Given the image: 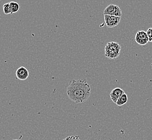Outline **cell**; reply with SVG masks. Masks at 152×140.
Returning a JSON list of instances; mask_svg holds the SVG:
<instances>
[{
	"instance_id": "cell-8",
	"label": "cell",
	"mask_w": 152,
	"mask_h": 140,
	"mask_svg": "<svg viewBox=\"0 0 152 140\" xmlns=\"http://www.w3.org/2000/svg\"><path fill=\"white\" fill-rule=\"evenodd\" d=\"M128 101V96L126 93L124 94L123 96H120L119 99L117 101L116 105L118 106H121L126 104Z\"/></svg>"
},
{
	"instance_id": "cell-11",
	"label": "cell",
	"mask_w": 152,
	"mask_h": 140,
	"mask_svg": "<svg viewBox=\"0 0 152 140\" xmlns=\"http://www.w3.org/2000/svg\"><path fill=\"white\" fill-rule=\"evenodd\" d=\"M63 140H80V139L78 135H71L66 137Z\"/></svg>"
},
{
	"instance_id": "cell-3",
	"label": "cell",
	"mask_w": 152,
	"mask_h": 140,
	"mask_svg": "<svg viewBox=\"0 0 152 140\" xmlns=\"http://www.w3.org/2000/svg\"><path fill=\"white\" fill-rule=\"evenodd\" d=\"M104 15H111L121 18L122 16V11L119 6L110 4L104 10Z\"/></svg>"
},
{
	"instance_id": "cell-2",
	"label": "cell",
	"mask_w": 152,
	"mask_h": 140,
	"mask_svg": "<svg viewBox=\"0 0 152 140\" xmlns=\"http://www.w3.org/2000/svg\"><path fill=\"white\" fill-rule=\"evenodd\" d=\"M121 46L117 42H111L106 44L105 47V56L108 59H113L117 58L120 55Z\"/></svg>"
},
{
	"instance_id": "cell-13",
	"label": "cell",
	"mask_w": 152,
	"mask_h": 140,
	"mask_svg": "<svg viewBox=\"0 0 152 140\" xmlns=\"http://www.w3.org/2000/svg\"></svg>"
},
{
	"instance_id": "cell-4",
	"label": "cell",
	"mask_w": 152,
	"mask_h": 140,
	"mask_svg": "<svg viewBox=\"0 0 152 140\" xmlns=\"http://www.w3.org/2000/svg\"><path fill=\"white\" fill-rule=\"evenodd\" d=\"M104 20L106 26L110 28H112L119 24L121 18L111 15H104Z\"/></svg>"
},
{
	"instance_id": "cell-1",
	"label": "cell",
	"mask_w": 152,
	"mask_h": 140,
	"mask_svg": "<svg viewBox=\"0 0 152 140\" xmlns=\"http://www.w3.org/2000/svg\"><path fill=\"white\" fill-rule=\"evenodd\" d=\"M91 91V87L86 79H73L67 87V96L73 102L82 104L88 100Z\"/></svg>"
},
{
	"instance_id": "cell-6",
	"label": "cell",
	"mask_w": 152,
	"mask_h": 140,
	"mask_svg": "<svg viewBox=\"0 0 152 140\" xmlns=\"http://www.w3.org/2000/svg\"><path fill=\"white\" fill-rule=\"evenodd\" d=\"M16 76L18 79L23 81L28 79L29 76V72L26 67L21 66L16 71Z\"/></svg>"
},
{
	"instance_id": "cell-7",
	"label": "cell",
	"mask_w": 152,
	"mask_h": 140,
	"mask_svg": "<svg viewBox=\"0 0 152 140\" xmlns=\"http://www.w3.org/2000/svg\"><path fill=\"white\" fill-rule=\"evenodd\" d=\"M124 90L119 88H115L112 90L110 93V98L113 102L116 104L120 96L125 94Z\"/></svg>"
},
{
	"instance_id": "cell-9",
	"label": "cell",
	"mask_w": 152,
	"mask_h": 140,
	"mask_svg": "<svg viewBox=\"0 0 152 140\" xmlns=\"http://www.w3.org/2000/svg\"><path fill=\"white\" fill-rule=\"evenodd\" d=\"M10 6H11V9H12V14H15L18 12L19 10H20V5L18 2H10Z\"/></svg>"
},
{
	"instance_id": "cell-10",
	"label": "cell",
	"mask_w": 152,
	"mask_h": 140,
	"mask_svg": "<svg viewBox=\"0 0 152 140\" xmlns=\"http://www.w3.org/2000/svg\"><path fill=\"white\" fill-rule=\"evenodd\" d=\"M3 12L6 15H9L12 14V9L10 3H7L3 5Z\"/></svg>"
},
{
	"instance_id": "cell-5",
	"label": "cell",
	"mask_w": 152,
	"mask_h": 140,
	"mask_svg": "<svg viewBox=\"0 0 152 140\" xmlns=\"http://www.w3.org/2000/svg\"><path fill=\"white\" fill-rule=\"evenodd\" d=\"M135 41L140 45H145L149 42L147 32L145 31H139L135 36Z\"/></svg>"
},
{
	"instance_id": "cell-12",
	"label": "cell",
	"mask_w": 152,
	"mask_h": 140,
	"mask_svg": "<svg viewBox=\"0 0 152 140\" xmlns=\"http://www.w3.org/2000/svg\"><path fill=\"white\" fill-rule=\"evenodd\" d=\"M147 34L148 35V37L149 39V42H152V28H149L147 31Z\"/></svg>"
}]
</instances>
